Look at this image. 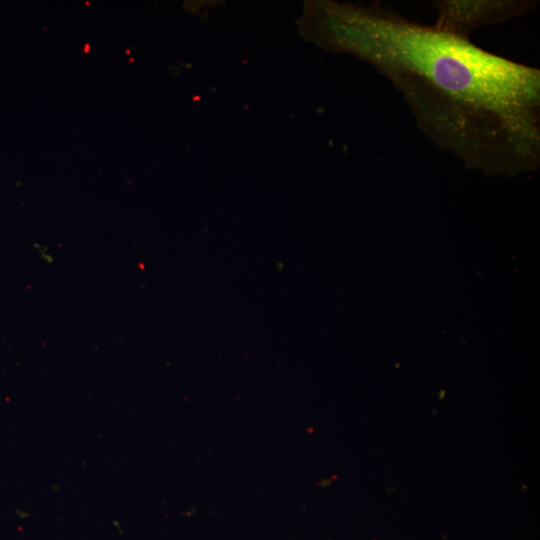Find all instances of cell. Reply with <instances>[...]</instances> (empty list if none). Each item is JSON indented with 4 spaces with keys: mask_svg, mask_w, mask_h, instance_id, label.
<instances>
[{
    "mask_svg": "<svg viewBox=\"0 0 540 540\" xmlns=\"http://www.w3.org/2000/svg\"><path fill=\"white\" fill-rule=\"evenodd\" d=\"M318 46L373 66L440 150L488 175L540 163V70L490 53L379 3L313 1L302 19Z\"/></svg>",
    "mask_w": 540,
    "mask_h": 540,
    "instance_id": "1",
    "label": "cell"
},
{
    "mask_svg": "<svg viewBox=\"0 0 540 540\" xmlns=\"http://www.w3.org/2000/svg\"><path fill=\"white\" fill-rule=\"evenodd\" d=\"M535 0H438L432 6L438 30L470 40L473 31L491 24L506 22L535 8Z\"/></svg>",
    "mask_w": 540,
    "mask_h": 540,
    "instance_id": "2",
    "label": "cell"
}]
</instances>
